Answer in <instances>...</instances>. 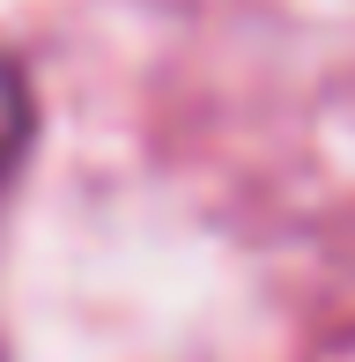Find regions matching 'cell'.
Returning a JSON list of instances; mask_svg holds the SVG:
<instances>
[{
  "label": "cell",
  "mask_w": 355,
  "mask_h": 362,
  "mask_svg": "<svg viewBox=\"0 0 355 362\" xmlns=\"http://www.w3.org/2000/svg\"><path fill=\"white\" fill-rule=\"evenodd\" d=\"M30 141H37V96H30V74L0 52V192L15 185Z\"/></svg>",
  "instance_id": "1"
}]
</instances>
